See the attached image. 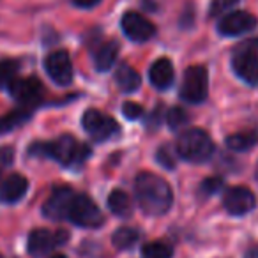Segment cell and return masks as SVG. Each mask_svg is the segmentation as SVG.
<instances>
[{
  "mask_svg": "<svg viewBox=\"0 0 258 258\" xmlns=\"http://www.w3.org/2000/svg\"><path fill=\"white\" fill-rule=\"evenodd\" d=\"M256 179H258V165H256Z\"/></svg>",
  "mask_w": 258,
  "mask_h": 258,
  "instance_id": "35",
  "label": "cell"
},
{
  "mask_svg": "<svg viewBox=\"0 0 258 258\" xmlns=\"http://www.w3.org/2000/svg\"><path fill=\"white\" fill-rule=\"evenodd\" d=\"M53 258H66V256H64V254H55Z\"/></svg>",
  "mask_w": 258,
  "mask_h": 258,
  "instance_id": "34",
  "label": "cell"
},
{
  "mask_svg": "<svg viewBox=\"0 0 258 258\" xmlns=\"http://www.w3.org/2000/svg\"><path fill=\"white\" fill-rule=\"evenodd\" d=\"M68 221L82 228H97L104 223L103 212L87 195H75L68 212Z\"/></svg>",
  "mask_w": 258,
  "mask_h": 258,
  "instance_id": "4",
  "label": "cell"
},
{
  "mask_svg": "<svg viewBox=\"0 0 258 258\" xmlns=\"http://www.w3.org/2000/svg\"><path fill=\"white\" fill-rule=\"evenodd\" d=\"M30 118V110L29 108H20V110H13L9 113H6L4 117H0V135L11 133L15 129H18L20 125H23Z\"/></svg>",
  "mask_w": 258,
  "mask_h": 258,
  "instance_id": "20",
  "label": "cell"
},
{
  "mask_svg": "<svg viewBox=\"0 0 258 258\" xmlns=\"http://www.w3.org/2000/svg\"><path fill=\"white\" fill-rule=\"evenodd\" d=\"M239 4V0H212L211 2V8H209V15L212 18L216 16H225L228 13H232V9Z\"/></svg>",
  "mask_w": 258,
  "mask_h": 258,
  "instance_id": "26",
  "label": "cell"
},
{
  "mask_svg": "<svg viewBox=\"0 0 258 258\" xmlns=\"http://www.w3.org/2000/svg\"><path fill=\"white\" fill-rule=\"evenodd\" d=\"M118 51H120V44L117 41H106L104 44H101L97 48L96 55H94V66H96L97 71H110L115 66V62H117Z\"/></svg>",
  "mask_w": 258,
  "mask_h": 258,
  "instance_id": "17",
  "label": "cell"
},
{
  "mask_svg": "<svg viewBox=\"0 0 258 258\" xmlns=\"http://www.w3.org/2000/svg\"><path fill=\"white\" fill-rule=\"evenodd\" d=\"M135 197L140 209L149 216H163L172 209L173 191L163 177L142 172L135 180Z\"/></svg>",
  "mask_w": 258,
  "mask_h": 258,
  "instance_id": "1",
  "label": "cell"
},
{
  "mask_svg": "<svg viewBox=\"0 0 258 258\" xmlns=\"http://www.w3.org/2000/svg\"><path fill=\"white\" fill-rule=\"evenodd\" d=\"M232 69L244 83L258 85V53L247 46H242L233 53Z\"/></svg>",
  "mask_w": 258,
  "mask_h": 258,
  "instance_id": "10",
  "label": "cell"
},
{
  "mask_svg": "<svg viewBox=\"0 0 258 258\" xmlns=\"http://www.w3.org/2000/svg\"><path fill=\"white\" fill-rule=\"evenodd\" d=\"M27 191H29V180L22 173H13L0 182V202L8 205L16 204L25 197Z\"/></svg>",
  "mask_w": 258,
  "mask_h": 258,
  "instance_id": "15",
  "label": "cell"
},
{
  "mask_svg": "<svg viewBox=\"0 0 258 258\" xmlns=\"http://www.w3.org/2000/svg\"><path fill=\"white\" fill-rule=\"evenodd\" d=\"M115 82H117L118 89L125 94L137 92L142 85V76L135 71L129 64H120L118 69L115 71Z\"/></svg>",
  "mask_w": 258,
  "mask_h": 258,
  "instance_id": "18",
  "label": "cell"
},
{
  "mask_svg": "<svg viewBox=\"0 0 258 258\" xmlns=\"http://www.w3.org/2000/svg\"><path fill=\"white\" fill-rule=\"evenodd\" d=\"M44 69H46V75L50 76L57 85H60V87L71 85L73 76H75V69H73V60L68 51H64V50L51 51V53L44 58Z\"/></svg>",
  "mask_w": 258,
  "mask_h": 258,
  "instance_id": "8",
  "label": "cell"
},
{
  "mask_svg": "<svg viewBox=\"0 0 258 258\" xmlns=\"http://www.w3.org/2000/svg\"><path fill=\"white\" fill-rule=\"evenodd\" d=\"M15 161V151L11 147H0V173Z\"/></svg>",
  "mask_w": 258,
  "mask_h": 258,
  "instance_id": "30",
  "label": "cell"
},
{
  "mask_svg": "<svg viewBox=\"0 0 258 258\" xmlns=\"http://www.w3.org/2000/svg\"><path fill=\"white\" fill-rule=\"evenodd\" d=\"M149 78L151 83L158 90H166L172 87L175 73H173V66L168 58H158L149 69Z\"/></svg>",
  "mask_w": 258,
  "mask_h": 258,
  "instance_id": "16",
  "label": "cell"
},
{
  "mask_svg": "<svg viewBox=\"0 0 258 258\" xmlns=\"http://www.w3.org/2000/svg\"><path fill=\"white\" fill-rule=\"evenodd\" d=\"M142 254L144 258H172L173 256V247L168 242L163 240H156V242H147L142 247Z\"/></svg>",
  "mask_w": 258,
  "mask_h": 258,
  "instance_id": "23",
  "label": "cell"
},
{
  "mask_svg": "<svg viewBox=\"0 0 258 258\" xmlns=\"http://www.w3.org/2000/svg\"><path fill=\"white\" fill-rule=\"evenodd\" d=\"M122 113H124V117L129 118V120H137V118H140L142 115H144V108H142L140 104L127 101V103L122 104Z\"/></svg>",
  "mask_w": 258,
  "mask_h": 258,
  "instance_id": "29",
  "label": "cell"
},
{
  "mask_svg": "<svg viewBox=\"0 0 258 258\" xmlns=\"http://www.w3.org/2000/svg\"><path fill=\"white\" fill-rule=\"evenodd\" d=\"M221 187H223V179H219V177H209V179H205L202 182L200 191L205 197H212L218 191H221Z\"/></svg>",
  "mask_w": 258,
  "mask_h": 258,
  "instance_id": "28",
  "label": "cell"
},
{
  "mask_svg": "<svg viewBox=\"0 0 258 258\" xmlns=\"http://www.w3.org/2000/svg\"><path fill=\"white\" fill-rule=\"evenodd\" d=\"M75 191L68 186L55 187L51 191L50 198L44 202L43 214L48 219H53V221H62V219H68V212L71 207V202L75 198Z\"/></svg>",
  "mask_w": 258,
  "mask_h": 258,
  "instance_id": "14",
  "label": "cell"
},
{
  "mask_svg": "<svg viewBox=\"0 0 258 258\" xmlns=\"http://www.w3.org/2000/svg\"><path fill=\"white\" fill-rule=\"evenodd\" d=\"M209 94V75L204 66H191L184 73L180 97L191 104L204 103Z\"/></svg>",
  "mask_w": 258,
  "mask_h": 258,
  "instance_id": "5",
  "label": "cell"
},
{
  "mask_svg": "<svg viewBox=\"0 0 258 258\" xmlns=\"http://www.w3.org/2000/svg\"><path fill=\"white\" fill-rule=\"evenodd\" d=\"M244 258H258V249H249V251H246Z\"/></svg>",
  "mask_w": 258,
  "mask_h": 258,
  "instance_id": "33",
  "label": "cell"
},
{
  "mask_svg": "<svg viewBox=\"0 0 258 258\" xmlns=\"http://www.w3.org/2000/svg\"><path fill=\"white\" fill-rule=\"evenodd\" d=\"M108 209L111 211V214L118 216V218H129L133 214V202L129 198L127 193H124L122 189H115L108 195Z\"/></svg>",
  "mask_w": 258,
  "mask_h": 258,
  "instance_id": "19",
  "label": "cell"
},
{
  "mask_svg": "<svg viewBox=\"0 0 258 258\" xmlns=\"http://www.w3.org/2000/svg\"><path fill=\"white\" fill-rule=\"evenodd\" d=\"M161 122V106H158L147 118V129H158Z\"/></svg>",
  "mask_w": 258,
  "mask_h": 258,
  "instance_id": "31",
  "label": "cell"
},
{
  "mask_svg": "<svg viewBox=\"0 0 258 258\" xmlns=\"http://www.w3.org/2000/svg\"><path fill=\"white\" fill-rule=\"evenodd\" d=\"M140 239V233L135 228H129V226H122V228L115 230V233L111 235V242L117 249L124 251V249H131L135 244Z\"/></svg>",
  "mask_w": 258,
  "mask_h": 258,
  "instance_id": "22",
  "label": "cell"
},
{
  "mask_svg": "<svg viewBox=\"0 0 258 258\" xmlns=\"http://www.w3.org/2000/svg\"><path fill=\"white\" fill-rule=\"evenodd\" d=\"M9 94L22 104L23 108H32L43 99V85L37 78H16L9 87Z\"/></svg>",
  "mask_w": 258,
  "mask_h": 258,
  "instance_id": "12",
  "label": "cell"
},
{
  "mask_svg": "<svg viewBox=\"0 0 258 258\" xmlns=\"http://www.w3.org/2000/svg\"><path fill=\"white\" fill-rule=\"evenodd\" d=\"M20 64L16 60H0V89H9L18 78Z\"/></svg>",
  "mask_w": 258,
  "mask_h": 258,
  "instance_id": "24",
  "label": "cell"
},
{
  "mask_svg": "<svg viewBox=\"0 0 258 258\" xmlns=\"http://www.w3.org/2000/svg\"><path fill=\"white\" fill-rule=\"evenodd\" d=\"M258 25V20L251 13L232 11L225 15L218 23V32L226 37H237L246 32H251Z\"/></svg>",
  "mask_w": 258,
  "mask_h": 258,
  "instance_id": "13",
  "label": "cell"
},
{
  "mask_svg": "<svg viewBox=\"0 0 258 258\" xmlns=\"http://www.w3.org/2000/svg\"><path fill=\"white\" fill-rule=\"evenodd\" d=\"M223 207L232 216H246L256 207V197L244 186L230 187L223 195Z\"/></svg>",
  "mask_w": 258,
  "mask_h": 258,
  "instance_id": "11",
  "label": "cell"
},
{
  "mask_svg": "<svg viewBox=\"0 0 258 258\" xmlns=\"http://www.w3.org/2000/svg\"><path fill=\"white\" fill-rule=\"evenodd\" d=\"M101 4V0H73V6L80 9H92Z\"/></svg>",
  "mask_w": 258,
  "mask_h": 258,
  "instance_id": "32",
  "label": "cell"
},
{
  "mask_svg": "<svg viewBox=\"0 0 258 258\" xmlns=\"http://www.w3.org/2000/svg\"><path fill=\"white\" fill-rule=\"evenodd\" d=\"M258 144V133L256 131H240V133L230 135L226 138V145L235 152H244L253 149Z\"/></svg>",
  "mask_w": 258,
  "mask_h": 258,
  "instance_id": "21",
  "label": "cell"
},
{
  "mask_svg": "<svg viewBox=\"0 0 258 258\" xmlns=\"http://www.w3.org/2000/svg\"><path fill=\"white\" fill-rule=\"evenodd\" d=\"M30 154L32 156H43V158H50L53 161L60 163L62 166H82L83 163L89 159L90 147L85 144H78L75 137L69 135H62L53 142H44V144H34L30 147Z\"/></svg>",
  "mask_w": 258,
  "mask_h": 258,
  "instance_id": "2",
  "label": "cell"
},
{
  "mask_svg": "<svg viewBox=\"0 0 258 258\" xmlns=\"http://www.w3.org/2000/svg\"><path fill=\"white\" fill-rule=\"evenodd\" d=\"M156 159L161 166H165L166 170H173L177 165V156L173 154L172 147L170 145H163V147L158 149V154H156Z\"/></svg>",
  "mask_w": 258,
  "mask_h": 258,
  "instance_id": "27",
  "label": "cell"
},
{
  "mask_svg": "<svg viewBox=\"0 0 258 258\" xmlns=\"http://www.w3.org/2000/svg\"><path fill=\"white\" fill-rule=\"evenodd\" d=\"M214 154V142L204 129H187L177 142V156L189 163H205Z\"/></svg>",
  "mask_w": 258,
  "mask_h": 258,
  "instance_id": "3",
  "label": "cell"
},
{
  "mask_svg": "<svg viewBox=\"0 0 258 258\" xmlns=\"http://www.w3.org/2000/svg\"><path fill=\"white\" fill-rule=\"evenodd\" d=\"M82 125L90 138L96 142H106L120 133V127L111 117L104 115L99 110H87L82 117Z\"/></svg>",
  "mask_w": 258,
  "mask_h": 258,
  "instance_id": "7",
  "label": "cell"
},
{
  "mask_svg": "<svg viewBox=\"0 0 258 258\" xmlns=\"http://www.w3.org/2000/svg\"><path fill=\"white\" fill-rule=\"evenodd\" d=\"M166 122H168V127L172 129V131H179V129H182L184 125L189 122V117H187L184 108L173 106V108H170L168 113H166Z\"/></svg>",
  "mask_w": 258,
  "mask_h": 258,
  "instance_id": "25",
  "label": "cell"
},
{
  "mask_svg": "<svg viewBox=\"0 0 258 258\" xmlns=\"http://www.w3.org/2000/svg\"><path fill=\"white\" fill-rule=\"evenodd\" d=\"M69 240V233L66 230H46V228H37L30 232L29 242H27V249H29L30 256L34 258H44L55 251L57 247L64 246Z\"/></svg>",
  "mask_w": 258,
  "mask_h": 258,
  "instance_id": "6",
  "label": "cell"
},
{
  "mask_svg": "<svg viewBox=\"0 0 258 258\" xmlns=\"http://www.w3.org/2000/svg\"><path fill=\"white\" fill-rule=\"evenodd\" d=\"M120 27L124 36L133 41V43H145L156 34L154 23L149 22L144 15H140L137 11L125 13L120 20Z\"/></svg>",
  "mask_w": 258,
  "mask_h": 258,
  "instance_id": "9",
  "label": "cell"
}]
</instances>
